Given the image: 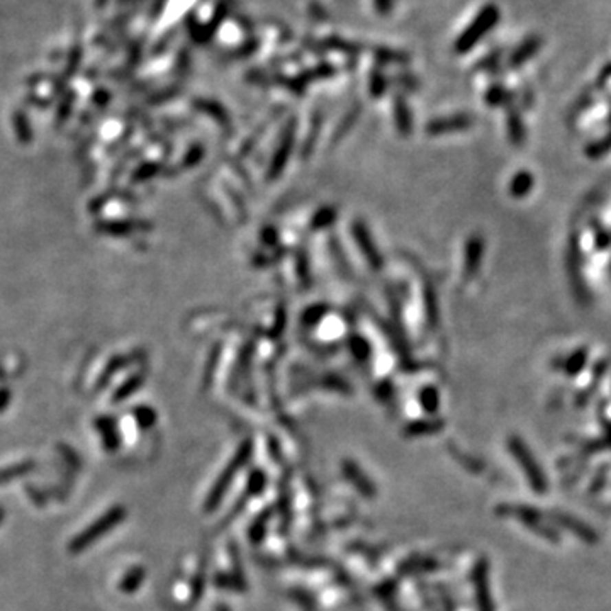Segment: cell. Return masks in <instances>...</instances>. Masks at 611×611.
<instances>
[{"label": "cell", "instance_id": "obj_1", "mask_svg": "<svg viewBox=\"0 0 611 611\" xmlns=\"http://www.w3.org/2000/svg\"><path fill=\"white\" fill-rule=\"evenodd\" d=\"M126 518V511L121 506H115V508L109 509L107 513H104L96 523H92L90 526H87L80 535L71 540L70 544V552L78 554V552H84L89 547H92L99 538H102L104 535H107L112 531V528H115L122 520Z\"/></svg>", "mask_w": 611, "mask_h": 611}, {"label": "cell", "instance_id": "obj_2", "mask_svg": "<svg viewBox=\"0 0 611 611\" xmlns=\"http://www.w3.org/2000/svg\"><path fill=\"white\" fill-rule=\"evenodd\" d=\"M250 455H252V442H245L240 448H238L236 455H234L233 460L227 464V467L224 469L221 477L216 480L214 487H212L211 494H209V498H208V504H205V509H208V511H211V509H214L216 506L219 504V501L223 500L224 493L227 491L230 484L234 480L238 471H240V469L247 464L248 458H250Z\"/></svg>", "mask_w": 611, "mask_h": 611}, {"label": "cell", "instance_id": "obj_3", "mask_svg": "<svg viewBox=\"0 0 611 611\" xmlns=\"http://www.w3.org/2000/svg\"><path fill=\"white\" fill-rule=\"evenodd\" d=\"M496 19H498L496 7H493V5L486 7V9L480 12V16L477 17V21H474L472 26L469 27V31L465 32L460 39H458V49L462 52V49H469L472 45H476L477 39H479L480 36L487 31V29H491V26L496 23Z\"/></svg>", "mask_w": 611, "mask_h": 611}, {"label": "cell", "instance_id": "obj_4", "mask_svg": "<svg viewBox=\"0 0 611 611\" xmlns=\"http://www.w3.org/2000/svg\"><path fill=\"white\" fill-rule=\"evenodd\" d=\"M352 234H353V238L357 240V243H359V248H360V252L364 253L365 260L370 263L372 269H375V270L381 269L382 255L377 252V248H375L374 240H372V236H370V233H368L367 227H365L360 221H357L355 224H352Z\"/></svg>", "mask_w": 611, "mask_h": 611}, {"label": "cell", "instance_id": "obj_5", "mask_svg": "<svg viewBox=\"0 0 611 611\" xmlns=\"http://www.w3.org/2000/svg\"><path fill=\"white\" fill-rule=\"evenodd\" d=\"M292 146H294V131H292V128H291L284 135L280 144H278L276 155H274L272 164H270V170H269V179H277V177L280 175L282 170H284L285 165H287L289 157H291Z\"/></svg>", "mask_w": 611, "mask_h": 611}, {"label": "cell", "instance_id": "obj_6", "mask_svg": "<svg viewBox=\"0 0 611 611\" xmlns=\"http://www.w3.org/2000/svg\"><path fill=\"white\" fill-rule=\"evenodd\" d=\"M472 124V119L469 115H452V118H443L432 121L426 128L430 135H445L448 131H460L467 129Z\"/></svg>", "mask_w": 611, "mask_h": 611}, {"label": "cell", "instance_id": "obj_7", "mask_svg": "<svg viewBox=\"0 0 611 611\" xmlns=\"http://www.w3.org/2000/svg\"><path fill=\"white\" fill-rule=\"evenodd\" d=\"M482 250H484V241L482 238L474 236L469 240L467 248H465V274L469 277L474 276L477 272L480 265V258H482Z\"/></svg>", "mask_w": 611, "mask_h": 611}, {"label": "cell", "instance_id": "obj_8", "mask_svg": "<svg viewBox=\"0 0 611 611\" xmlns=\"http://www.w3.org/2000/svg\"><path fill=\"white\" fill-rule=\"evenodd\" d=\"M531 186H533V179H531L530 173L522 172L513 179L509 190H511V195H515V197H523V195L530 192Z\"/></svg>", "mask_w": 611, "mask_h": 611}, {"label": "cell", "instance_id": "obj_9", "mask_svg": "<svg viewBox=\"0 0 611 611\" xmlns=\"http://www.w3.org/2000/svg\"><path fill=\"white\" fill-rule=\"evenodd\" d=\"M335 218H336L335 208H323L316 212V216H314L313 221H311V226H313L314 230H323V227L333 224Z\"/></svg>", "mask_w": 611, "mask_h": 611}, {"label": "cell", "instance_id": "obj_10", "mask_svg": "<svg viewBox=\"0 0 611 611\" xmlns=\"http://www.w3.org/2000/svg\"><path fill=\"white\" fill-rule=\"evenodd\" d=\"M419 403L428 413H436L438 410V392L435 388H425L419 392Z\"/></svg>", "mask_w": 611, "mask_h": 611}, {"label": "cell", "instance_id": "obj_11", "mask_svg": "<svg viewBox=\"0 0 611 611\" xmlns=\"http://www.w3.org/2000/svg\"><path fill=\"white\" fill-rule=\"evenodd\" d=\"M143 577H144L143 569H133L131 573H129L128 576L121 581V586H119V588H121V591H124V592L136 591V589L140 588Z\"/></svg>", "mask_w": 611, "mask_h": 611}, {"label": "cell", "instance_id": "obj_12", "mask_svg": "<svg viewBox=\"0 0 611 611\" xmlns=\"http://www.w3.org/2000/svg\"><path fill=\"white\" fill-rule=\"evenodd\" d=\"M396 119H397V128H399V131L403 133V135H410L411 133V114L403 102H397Z\"/></svg>", "mask_w": 611, "mask_h": 611}, {"label": "cell", "instance_id": "obj_13", "mask_svg": "<svg viewBox=\"0 0 611 611\" xmlns=\"http://www.w3.org/2000/svg\"><path fill=\"white\" fill-rule=\"evenodd\" d=\"M350 350H352L353 355L360 360L368 359V355H370V348H368L367 340H364L362 336H352V338H350Z\"/></svg>", "mask_w": 611, "mask_h": 611}, {"label": "cell", "instance_id": "obj_14", "mask_svg": "<svg viewBox=\"0 0 611 611\" xmlns=\"http://www.w3.org/2000/svg\"><path fill=\"white\" fill-rule=\"evenodd\" d=\"M32 469V464H21V465H12V467H7L5 471H0V484L7 482V480H12L16 477L24 476Z\"/></svg>", "mask_w": 611, "mask_h": 611}, {"label": "cell", "instance_id": "obj_15", "mask_svg": "<svg viewBox=\"0 0 611 611\" xmlns=\"http://www.w3.org/2000/svg\"><path fill=\"white\" fill-rule=\"evenodd\" d=\"M508 126H509V136H511V140L515 141V143H522L525 131H523L522 121H520L518 115H509Z\"/></svg>", "mask_w": 611, "mask_h": 611}, {"label": "cell", "instance_id": "obj_16", "mask_svg": "<svg viewBox=\"0 0 611 611\" xmlns=\"http://www.w3.org/2000/svg\"><path fill=\"white\" fill-rule=\"evenodd\" d=\"M610 150H611V133L608 136H606L605 140L596 141L595 144H591L588 150V155L589 157L596 158V157H601V155H605L606 151H610Z\"/></svg>", "mask_w": 611, "mask_h": 611}, {"label": "cell", "instance_id": "obj_17", "mask_svg": "<svg viewBox=\"0 0 611 611\" xmlns=\"http://www.w3.org/2000/svg\"><path fill=\"white\" fill-rule=\"evenodd\" d=\"M346 472L350 474V479L353 480V482L357 484V486L360 487V491H364V493H367V494H372V486H370V482H368V480H362V474H359V471H357L355 467H350V465H346Z\"/></svg>", "mask_w": 611, "mask_h": 611}, {"label": "cell", "instance_id": "obj_18", "mask_svg": "<svg viewBox=\"0 0 611 611\" xmlns=\"http://www.w3.org/2000/svg\"><path fill=\"white\" fill-rule=\"evenodd\" d=\"M324 313H326V307L324 306L309 307V309H307L304 313V318H302V320H304V323H307V324H314L324 316Z\"/></svg>", "mask_w": 611, "mask_h": 611}, {"label": "cell", "instance_id": "obj_19", "mask_svg": "<svg viewBox=\"0 0 611 611\" xmlns=\"http://www.w3.org/2000/svg\"><path fill=\"white\" fill-rule=\"evenodd\" d=\"M438 428V423L435 421H425V423H414L410 428V432H413L414 435H419L423 432H435Z\"/></svg>", "mask_w": 611, "mask_h": 611}, {"label": "cell", "instance_id": "obj_20", "mask_svg": "<svg viewBox=\"0 0 611 611\" xmlns=\"http://www.w3.org/2000/svg\"><path fill=\"white\" fill-rule=\"evenodd\" d=\"M535 48H537V43H535V41L526 43V45L522 48V52H520L518 55H515V58H513V63H522L523 60H526V58L535 52Z\"/></svg>", "mask_w": 611, "mask_h": 611}, {"label": "cell", "instance_id": "obj_21", "mask_svg": "<svg viewBox=\"0 0 611 611\" xmlns=\"http://www.w3.org/2000/svg\"><path fill=\"white\" fill-rule=\"evenodd\" d=\"M2 515H3V511H2V509H0V522H2Z\"/></svg>", "mask_w": 611, "mask_h": 611}]
</instances>
